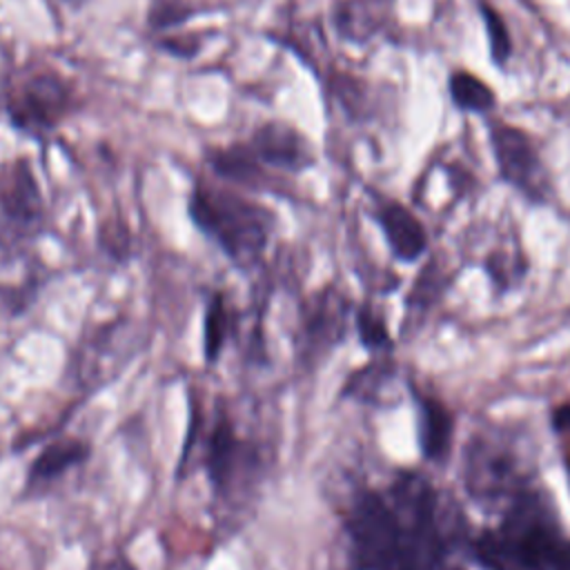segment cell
<instances>
[{
    "label": "cell",
    "mask_w": 570,
    "mask_h": 570,
    "mask_svg": "<svg viewBox=\"0 0 570 570\" xmlns=\"http://www.w3.org/2000/svg\"><path fill=\"white\" fill-rule=\"evenodd\" d=\"M472 557L481 570H570V537L543 501L523 490L501 523L472 541Z\"/></svg>",
    "instance_id": "1"
},
{
    "label": "cell",
    "mask_w": 570,
    "mask_h": 570,
    "mask_svg": "<svg viewBox=\"0 0 570 570\" xmlns=\"http://www.w3.org/2000/svg\"><path fill=\"white\" fill-rule=\"evenodd\" d=\"M345 530L358 570H419L434 563L439 550L434 537L407 523L399 505L374 490L354 499Z\"/></svg>",
    "instance_id": "2"
},
{
    "label": "cell",
    "mask_w": 570,
    "mask_h": 570,
    "mask_svg": "<svg viewBox=\"0 0 570 570\" xmlns=\"http://www.w3.org/2000/svg\"><path fill=\"white\" fill-rule=\"evenodd\" d=\"M194 227L209 238L238 267L249 269L263 258L274 216L269 209L238 194L196 185L187 200Z\"/></svg>",
    "instance_id": "3"
},
{
    "label": "cell",
    "mask_w": 570,
    "mask_h": 570,
    "mask_svg": "<svg viewBox=\"0 0 570 570\" xmlns=\"http://www.w3.org/2000/svg\"><path fill=\"white\" fill-rule=\"evenodd\" d=\"M203 441V468L214 499L229 501L238 492L240 483L256 476L261 468L258 448L243 439L225 410H216V416L207 430L200 432Z\"/></svg>",
    "instance_id": "4"
},
{
    "label": "cell",
    "mask_w": 570,
    "mask_h": 570,
    "mask_svg": "<svg viewBox=\"0 0 570 570\" xmlns=\"http://www.w3.org/2000/svg\"><path fill=\"white\" fill-rule=\"evenodd\" d=\"M69 107V89L53 73L31 76L11 98L9 111L22 129H51Z\"/></svg>",
    "instance_id": "5"
},
{
    "label": "cell",
    "mask_w": 570,
    "mask_h": 570,
    "mask_svg": "<svg viewBox=\"0 0 570 570\" xmlns=\"http://www.w3.org/2000/svg\"><path fill=\"white\" fill-rule=\"evenodd\" d=\"M490 140L499 174L525 196L541 200V167L532 140L521 129L510 125H494Z\"/></svg>",
    "instance_id": "6"
},
{
    "label": "cell",
    "mask_w": 570,
    "mask_h": 570,
    "mask_svg": "<svg viewBox=\"0 0 570 570\" xmlns=\"http://www.w3.org/2000/svg\"><path fill=\"white\" fill-rule=\"evenodd\" d=\"M91 456V443L80 436H56L31 459L22 497L38 499L53 490L71 470L85 465Z\"/></svg>",
    "instance_id": "7"
},
{
    "label": "cell",
    "mask_w": 570,
    "mask_h": 570,
    "mask_svg": "<svg viewBox=\"0 0 570 570\" xmlns=\"http://www.w3.org/2000/svg\"><path fill=\"white\" fill-rule=\"evenodd\" d=\"M347 305L345 298L334 289H323L312 296L309 305L303 312L301 323V343L307 361L332 350L345 334Z\"/></svg>",
    "instance_id": "8"
},
{
    "label": "cell",
    "mask_w": 570,
    "mask_h": 570,
    "mask_svg": "<svg viewBox=\"0 0 570 570\" xmlns=\"http://www.w3.org/2000/svg\"><path fill=\"white\" fill-rule=\"evenodd\" d=\"M0 209L20 232H36L42 223V198L29 165L16 163L0 185Z\"/></svg>",
    "instance_id": "9"
},
{
    "label": "cell",
    "mask_w": 570,
    "mask_h": 570,
    "mask_svg": "<svg viewBox=\"0 0 570 570\" xmlns=\"http://www.w3.org/2000/svg\"><path fill=\"white\" fill-rule=\"evenodd\" d=\"M376 223L385 236L390 252L403 261H416L428 247V234L421 220L401 203L387 200L376 209Z\"/></svg>",
    "instance_id": "10"
},
{
    "label": "cell",
    "mask_w": 570,
    "mask_h": 570,
    "mask_svg": "<svg viewBox=\"0 0 570 570\" xmlns=\"http://www.w3.org/2000/svg\"><path fill=\"white\" fill-rule=\"evenodd\" d=\"M416 414L419 448L428 461L441 463L454 441V416L450 407L432 394H416Z\"/></svg>",
    "instance_id": "11"
},
{
    "label": "cell",
    "mask_w": 570,
    "mask_h": 570,
    "mask_svg": "<svg viewBox=\"0 0 570 570\" xmlns=\"http://www.w3.org/2000/svg\"><path fill=\"white\" fill-rule=\"evenodd\" d=\"M243 149L256 165L263 163V165H274L278 169L296 171L309 163L296 134L281 125H267L258 129L254 134V140Z\"/></svg>",
    "instance_id": "12"
},
{
    "label": "cell",
    "mask_w": 570,
    "mask_h": 570,
    "mask_svg": "<svg viewBox=\"0 0 570 570\" xmlns=\"http://www.w3.org/2000/svg\"><path fill=\"white\" fill-rule=\"evenodd\" d=\"M234 309L223 292H212L203 309V358L216 365L234 334Z\"/></svg>",
    "instance_id": "13"
},
{
    "label": "cell",
    "mask_w": 570,
    "mask_h": 570,
    "mask_svg": "<svg viewBox=\"0 0 570 570\" xmlns=\"http://www.w3.org/2000/svg\"><path fill=\"white\" fill-rule=\"evenodd\" d=\"M470 476H472V488H481L479 492L483 497L503 492L510 485L514 488L519 485V476L512 470L508 452L490 445H479V450L472 454Z\"/></svg>",
    "instance_id": "14"
},
{
    "label": "cell",
    "mask_w": 570,
    "mask_h": 570,
    "mask_svg": "<svg viewBox=\"0 0 570 570\" xmlns=\"http://www.w3.org/2000/svg\"><path fill=\"white\" fill-rule=\"evenodd\" d=\"M450 94H452V100L465 111H485L494 102L490 87L470 71L452 73Z\"/></svg>",
    "instance_id": "15"
},
{
    "label": "cell",
    "mask_w": 570,
    "mask_h": 570,
    "mask_svg": "<svg viewBox=\"0 0 570 570\" xmlns=\"http://www.w3.org/2000/svg\"><path fill=\"white\" fill-rule=\"evenodd\" d=\"M354 327H356V336L363 347L385 350L390 345L387 323L372 305H361L354 312Z\"/></svg>",
    "instance_id": "16"
},
{
    "label": "cell",
    "mask_w": 570,
    "mask_h": 570,
    "mask_svg": "<svg viewBox=\"0 0 570 570\" xmlns=\"http://www.w3.org/2000/svg\"><path fill=\"white\" fill-rule=\"evenodd\" d=\"M483 22H485V31H488V40H490V49L497 62H505V58L510 56L512 42H510V33L508 27L503 22V18L492 9V7H483Z\"/></svg>",
    "instance_id": "17"
},
{
    "label": "cell",
    "mask_w": 570,
    "mask_h": 570,
    "mask_svg": "<svg viewBox=\"0 0 570 570\" xmlns=\"http://www.w3.org/2000/svg\"><path fill=\"white\" fill-rule=\"evenodd\" d=\"M189 16V9L180 0H156L149 11V24L156 29H167L183 22Z\"/></svg>",
    "instance_id": "18"
},
{
    "label": "cell",
    "mask_w": 570,
    "mask_h": 570,
    "mask_svg": "<svg viewBox=\"0 0 570 570\" xmlns=\"http://www.w3.org/2000/svg\"><path fill=\"white\" fill-rule=\"evenodd\" d=\"M552 428L561 439L570 441V403H561L552 410Z\"/></svg>",
    "instance_id": "19"
},
{
    "label": "cell",
    "mask_w": 570,
    "mask_h": 570,
    "mask_svg": "<svg viewBox=\"0 0 570 570\" xmlns=\"http://www.w3.org/2000/svg\"><path fill=\"white\" fill-rule=\"evenodd\" d=\"M91 570H138V568L134 566V561H129L127 554L118 552V554H111V557L94 563Z\"/></svg>",
    "instance_id": "20"
},
{
    "label": "cell",
    "mask_w": 570,
    "mask_h": 570,
    "mask_svg": "<svg viewBox=\"0 0 570 570\" xmlns=\"http://www.w3.org/2000/svg\"><path fill=\"white\" fill-rule=\"evenodd\" d=\"M419 570H441V568H436L434 563H430V566H423V568H419Z\"/></svg>",
    "instance_id": "21"
}]
</instances>
